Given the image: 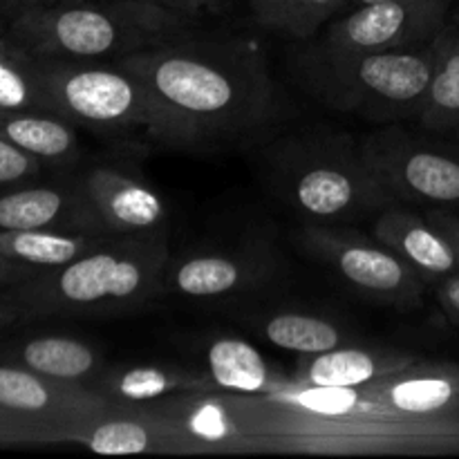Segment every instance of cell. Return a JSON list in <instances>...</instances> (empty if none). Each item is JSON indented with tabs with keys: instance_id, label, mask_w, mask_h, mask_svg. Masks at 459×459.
Returning a JSON list of instances; mask_svg holds the SVG:
<instances>
[{
	"instance_id": "ba28073f",
	"label": "cell",
	"mask_w": 459,
	"mask_h": 459,
	"mask_svg": "<svg viewBox=\"0 0 459 459\" xmlns=\"http://www.w3.org/2000/svg\"><path fill=\"white\" fill-rule=\"evenodd\" d=\"M448 0H388L359 4L327 27L312 58L408 49L430 43L446 25Z\"/></svg>"
},
{
	"instance_id": "5b68a950",
	"label": "cell",
	"mask_w": 459,
	"mask_h": 459,
	"mask_svg": "<svg viewBox=\"0 0 459 459\" xmlns=\"http://www.w3.org/2000/svg\"><path fill=\"white\" fill-rule=\"evenodd\" d=\"M31 63L49 112L97 133H143L160 142V112L151 92L117 61Z\"/></svg>"
},
{
	"instance_id": "9a60e30c",
	"label": "cell",
	"mask_w": 459,
	"mask_h": 459,
	"mask_svg": "<svg viewBox=\"0 0 459 459\" xmlns=\"http://www.w3.org/2000/svg\"><path fill=\"white\" fill-rule=\"evenodd\" d=\"M372 393L393 411L411 417L459 415V366L417 361L406 370L372 381Z\"/></svg>"
},
{
	"instance_id": "484cf974",
	"label": "cell",
	"mask_w": 459,
	"mask_h": 459,
	"mask_svg": "<svg viewBox=\"0 0 459 459\" xmlns=\"http://www.w3.org/2000/svg\"><path fill=\"white\" fill-rule=\"evenodd\" d=\"M348 0H249L255 22L291 39H312Z\"/></svg>"
},
{
	"instance_id": "836d02e7",
	"label": "cell",
	"mask_w": 459,
	"mask_h": 459,
	"mask_svg": "<svg viewBox=\"0 0 459 459\" xmlns=\"http://www.w3.org/2000/svg\"><path fill=\"white\" fill-rule=\"evenodd\" d=\"M429 218L433 220V222L437 224V227L442 229V231L446 233L448 238H451V242L455 245V249L459 254V218H457V215L444 213V211H433Z\"/></svg>"
},
{
	"instance_id": "d4e9b609",
	"label": "cell",
	"mask_w": 459,
	"mask_h": 459,
	"mask_svg": "<svg viewBox=\"0 0 459 459\" xmlns=\"http://www.w3.org/2000/svg\"><path fill=\"white\" fill-rule=\"evenodd\" d=\"M255 278L251 260L233 255H193L178 264L170 276L175 291L193 299H218L251 285Z\"/></svg>"
},
{
	"instance_id": "cb8c5ba5",
	"label": "cell",
	"mask_w": 459,
	"mask_h": 459,
	"mask_svg": "<svg viewBox=\"0 0 459 459\" xmlns=\"http://www.w3.org/2000/svg\"><path fill=\"white\" fill-rule=\"evenodd\" d=\"M16 366L27 368L36 375L58 381L83 384L99 372V354L92 345L70 336H40L22 343L13 352Z\"/></svg>"
},
{
	"instance_id": "e0dca14e",
	"label": "cell",
	"mask_w": 459,
	"mask_h": 459,
	"mask_svg": "<svg viewBox=\"0 0 459 459\" xmlns=\"http://www.w3.org/2000/svg\"><path fill=\"white\" fill-rule=\"evenodd\" d=\"M415 363L417 359L412 354L339 345L327 352L307 357V363L300 366L294 381L314 388H363L381 377L406 370Z\"/></svg>"
},
{
	"instance_id": "7c38bea8",
	"label": "cell",
	"mask_w": 459,
	"mask_h": 459,
	"mask_svg": "<svg viewBox=\"0 0 459 459\" xmlns=\"http://www.w3.org/2000/svg\"><path fill=\"white\" fill-rule=\"evenodd\" d=\"M393 197L459 204V157L412 143H384L361 157Z\"/></svg>"
},
{
	"instance_id": "74e56055",
	"label": "cell",
	"mask_w": 459,
	"mask_h": 459,
	"mask_svg": "<svg viewBox=\"0 0 459 459\" xmlns=\"http://www.w3.org/2000/svg\"><path fill=\"white\" fill-rule=\"evenodd\" d=\"M457 21H459V18H457Z\"/></svg>"
},
{
	"instance_id": "1f68e13d",
	"label": "cell",
	"mask_w": 459,
	"mask_h": 459,
	"mask_svg": "<svg viewBox=\"0 0 459 459\" xmlns=\"http://www.w3.org/2000/svg\"><path fill=\"white\" fill-rule=\"evenodd\" d=\"M148 3H155L160 4V7L173 9V12L186 13V16L195 18L200 16L204 9L218 7V4H222L224 0H148Z\"/></svg>"
},
{
	"instance_id": "8992f818",
	"label": "cell",
	"mask_w": 459,
	"mask_h": 459,
	"mask_svg": "<svg viewBox=\"0 0 459 459\" xmlns=\"http://www.w3.org/2000/svg\"><path fill=\"white\" fill-rule=\"evenodd\" d=\"M433 70V40L420 48L309 61L318 97L339 110L368 117L421 115Z\"/></svg>"
},
{
	"instance_id": "4dcf8cb0",
	"label": "cell",
	"mask_w": 459,
	"mask_h": 459,
	"mask_svg": "<svg viewBox=\"0 0 459 459\" xmlns=\"http://www.w3.org/2000/svg\"><path fill=\"white\" fill-rule=\"evenodd\" d=\"M437 299L444 309L451 314L453 321L459 323V272L437 281Z\"/></svg>"
},
{
	"instance_id": "44dd1931",
	"label": "cell",
	"mask_w": 459,
	"mask_h": 459,
	"mask_svg": "<svg viewBox=\"0 0 459 459\" xmlns=\"http://www.w3.org/2000/svg\"><path fill=\"white\" fill-rule=\"evenodd\" d=\"M97 390L117 403L143 406V403L161 402L170 394L209 393L218 388L211 381L209 372L169 366H134L108 375Z\"/></svg>"
},
{
	"instance_id": "f546056e",
	"label": "cell",
	"mask_w": 459,
	"mask_h": 459,
	"mask_svg": "<svg viewBox=\"0 0 459 459\" xmlns=\"http://www.w3.org/2000/svg\"><path fill=\"white\" fill-rule=\"evenodd\" d=\"M40 269L31 267V264L18 263V260L7 258L0 254V285H18V282L27 281V278L36 276Z\"/></svg>"
},
{
	"instance_id": "d6986e66",
	"label": "cell",
	"mask_w": 459,
	"mask_h": 459,
	"mask_svg": "<svg viewBox=\"0 0 459 459\" xmlns=\"http://www.w3.org/2000/svg\"><path fill=\"white\" fill-rule=\"evenodd\" d=\"M206 372L218 390L247 397L278 393L290 384L287 377L269 366L258 348L240 339L213 341L206 350Z\"/></svg>"
},
{
	"instance_id": "e575fe53",
	"label": "cell",
	"mask_w": 459,
	"mask_h": 459,
	"mask_svg": "<svg viewBox=\"0 0 459 459\" xmlns=\"http://www.w3.org/2000/svg\"><path fill=\"white\" fill-rule=\"evenodd\" d=\"M43 3H52V0H0V21H3V27L4 22L16 18L18 13H22L25 9L36 7V4Z\"/></svg>"
},
{
	"instance_id": "5bb4252c",
	"label": "cell",
	"mask_w": 459,
	"mask_h": 459,
	"mask_svg": "<svg viewBox=\"0 0 459 459\" xmlns=\"http://www.w3.org/2000/svg\"><path fill=\"white\" fill-rule=\"evenodd\" d=\"M72 444H81L99 455H186L182 433L155 406L119 403L81 430Z\"/></svg>"
},
{
	"instance_id": "603a6c76",
	"label": "cell",
	"mask_w": 459,
	"mask_h": 459,
	"mask_svg": "<svg viewBox=\"0 0 459 459\" xmlns=\"http://www.w3.org/2000/svg\"><path fill=\"white\" fill-rule=\"evenodd\" d=\"M112 236L79 231H0V254L36 269H56L97 249Z\"/></svg>"
},
{
	"instance_id": "ffe728a7",
	"label": "cell",
	"mask_w": 459,
	"mask_h": 459,
	"mask_svg": "<svg viewBox=\"0 0 459 459\" xmlns=\"http://www.w3.org/2000/svg\"><path fill=\"white\" fill-rule=\"evenodd\" d=\"M0 139L52 164H67L79 155L76 126L54 112L0 110Z\"/></svg>"
},
{
	"instance_id": "7402d4cb",
	"label": "cell",
	"mask_w": 459,
	"mask_h": 459,
	"mask_svg": "<svg viewBox=\"0 0 459 459\" xmlns=\"http://www.w3.org/2000/svg\"><path fill=\"white\" fill-rule=\"evenodd\" d=\"M433 48V81L420 119L435 133L459 130V21L437 31Z\"/></svg>"
},
{
	"instance_id": "277c9868",
	"label": "cell",
	"mask_w": 459,
	"mask_h": 459,
	"mask_svg": "<svg viewBox=\"0 0 459 459\" xmlns=\"http://www.w3.org/2000/svg\"><path fill=\"white\" fill-rule=\"evenodd\" d=\"M169 264L164 233L112 236L97 249L18 282L13 300L27 314L103 316L139 307L157 294Z\"/></svg>"
},
{
	"instance_id": "9c48e42d",
	"label": "cell",
	"mask_w": 459,
	"mask_h": 459,
	"mask_svg": "<svg viewBox=\"0 0 459 459\" xmlns=\"http://www.w3.org/2000/svg\"><path fill=\"white\" fill-rule=\"evenodd\" d=\"M213 393H182L152 406L182 433L188 453H264L254 399Z\"/></svg>"
},
{
	"instance_id": "ac0fdd59",
	"label": "cell",
	"mask_w": 459,
	"mask_h": 459,
	"mask_svg": "<svg viewBox=\"0 0 459 459\" xmlns=\"http://www.w3.org/2000/svg\"><path fill=\"white\" fill-rule=\"evenodd\" d=\"M83 231L72 186H16L0 193V231Z\"/></svg>"
},
{
	"instance_id": "7a4b0ae2",
	"label": "cell",
	"mask_w": 459,
	"mask_h": 459,
	"mask_svg": "<svg viewBox=\"0 0 459 459\" xmlns=\"http://www.w3.org/2000/svg\"><path fill=\"white\" fill-rule=\"evenodd\" d=\"M254 399L264 453H459V415L411 417L363 388H314L290 381Z\"/></svg>"
},
{
	"instance_id": "f1b7e54d",
	"label": "cell",
	"mask_w": 459,
	"mask_h": 459,
	"mask_svg": "<svg viewBox=\"0 0 459 459\" xmlns=\"http://www.w3.org/2000/svg\"><path fill=\"white\" fill-rule=\"evenodd\" d=\"M43 161L0 139V191L39 178Z\"/></svg>"
},
{
	"instance_id": "d590c367",
	"label": "cell",
	"mask_w": 459,
	"mask_h": 459,
	"mask_svg": "<svg viewBox=\"0 0 459 459\" xmlns=\"http://www.w3.org/2000/svg\"><path fill=\"white\" fill-rule=\"evenodd\" d=\"M25 307L18 305L16 300H12V303H0V332L7 330L9 325H13V323L21 316H25Z\"/></svg>"
},
{
	"instance_id": "8fae6325",
	"label": "cell",
	"mask_w": 459,
	"mask_h": 459,
	"mask_svg": "<svg viewBox=\"0 0 459 459\" xmlns=\"http://www.w3.org/2000/svg\"><path fill=\"white\" fill-rule=\"evenodd\" d=\"M307 238L309 245L321 251L357 290L397 303H415L421 296L424 276L384 245H370L323 229H309Z\"/></svg>"
},
{
	"instance_id": "3957f363",
	"label": "cell",
	"mask_w": 459,
	"mask_h": 459,
	"mask_svg": "<svg viewBox=\"0 0 459 459\" xmlns=\"http://www.w3.org/2000/svg\"><path fill=\"white\" fill-rule=\"evenodd\" d=\"M191 30V16L148 0H52L4 22L0 40L31 58L119 61Z\"/></svg>"
},
{
	"instance_id": "8d00e7d4",
	"label": "cell",
	"mask_w": 459,
	"mask_h": 459,
	"mask_svg": "<svg viewBox=\"0 0 459 459\" xmlns=\"http://www.w3.org/2000/svg\"><path fill=\"white\" fill-rule=\"evenodd\" d=\"M350 4L359 7V4H370V3H388V0H348Z\"/></svg>"
},
{
	"instance_id": "30bf717a",
	"label": "cell",
	"mask_w": 459,
	"mask_h": 459,
	"mask_svg": "<svg viewBox=\"0 0 459 459\" xmlns=\"http://www.w3.org/2000/svg\"><path fill=\"white\" fill-rule=\"evenodd\" d=\"M81 222L94 236H133L164 222V200L115 166H94L74 182Z\"/></svg>"
},
{
	"instance_id": "d6a6232c",
	"label": "cell",
	"mask_w": 459,
	"mask_h": 459,
	"mask_svg": "<svg viewBox=\"0 0 459 459\" xmlns=\"http://www.w3.org/2000/svg\"><path fill=\"white\" fill-rule=\"evenodd\" d=\"M22 444H31L30 435L0 408V446H22Z\"/></svg>"
},
{
	"instance_id": "4fadbf2b",
	"label": "cell",
	"mask_w": 459,
	"mask_h": 459,
	"mask_svg": "<svg viewBox=\"0 0 459 459\" xmlns=\"http://www.w3.org/2000/svg\"><path fill=\"white\" fill-rule=\"evenodd\" d=\"M390 193L381 186L363 160H318L303 166L291 182V200L303 213L318 220L343 218L357 211L388 204Z\"/></svg>"
},
{
	"instance_id": "2e32d148",
	"label": "cell",
	"mask_w": 459,
	"mask_h": 459,
	"mask_svg": "<svg viewBox=\"0 0 459 459\" xmlns=\"http://www.w3.org/2000/svg\"><path fill=\"white\" fill-rule=\"evenodd\" d=\"M375 238L379 245L412 264L426 281H442L459 272L455 245L430 218L388 209L375 222Z\"/></svg>"
},
{
	"instance_id": "52a82bcc",
	"label": "cell",
	"mask_w": 459,
	"mask_h": 459,
	"mask_svg": "<svg viewBox=\"0 0 459 459\" xmlns=\"http://www.w3.org/2000/svg\"><path fill=\"white\" fill-rule=\"evenodd\" d=\"M119 403L76 381L36 375L22 366H0V408L30 435L31 444L70 442Z\"/></svg>"
},
{
	"instance_id": "6da1fadb",
	"label": "cell",
	"mask_w": 459,
	"mask_h": 459,
	"mask_svg": "<svg viewBox=\"0 0 459 459\" xmlns=\"http://www.w3.org/2000/svg\"><path fill=\"white\" fill-rule=\"evenodd\" d=\"M137 76L160 112V142L211 148L267 128L276 115V88L247 40H195L191 34L119 58Z\"/></svg>"
},
{
	"instance_id": "83f0119b",
	"label": "cell",
	"mask_w": 459,
	"mask_h": 459,
	"mask_svg": "<svg viewBox=\"0 0 459 459\" xmlns=\"http://www.w3.org/2000/svg\"><path fill=\"white\" fill-rule=\"evenodd\" d=\"M0 110H48L34 63L0 40Z\"/></svg>"
},
{
	"instance_id": "4316f807",
	"label": "cell",
	"mask_w": 459,
	"mask_h": 459,
	"mask_svg": "<svg viewBox=\"0 0 459 459\" xmlns=\"http://www.w3.org/2000/svg\"><path fill=\"white\" fill-rule=\"evenodd\" d=\"M263 332L269 343H273L276 348L303 354V357L334 350L345 341L343 332L325 318L296 312L276 314L264 323Z\"/></svg>"
}]
</instances>
